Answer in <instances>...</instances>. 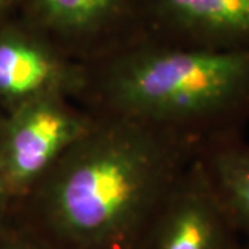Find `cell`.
I'll return each instance as SVG.
<instances>
[{
	"mask_svg": "<svg viewBox=\"0 0 249 249\" xmlns=\"http://www.w3.org/2000/svg\"><path fill=\"white\" fill-rule=\"evenodd\" d=\"M83 65L68 58L16 16L0 25V107L9 111L47 94L78 101Z\"/></svg>",
	"mask_w": 249,
	"mask_h": 249,
	"instance_id": "cell-6",
	"label": "cell"
},
{
	"mask_svg": "<svg viewBox=\"0 0 249 249\" xmlns=\"http://www.w3.org/2000/svg\"><path fill=\"white\" fill-rule=\"evenodd\" d=\"M17 17L82 65L142 39L140 0H21Z\"/></svg>",
	"mask_w": 249,
	"mask_h": 249,
	"instance_id": "cell-4",
	"label": "cell"
},
{
	"mask_svg": "<svg viewBox=\"0 0 249 249\" xmlns=\"http://www.w3.org/2000/svg\"><path fill=\"white\" fill-rule=\"evenodd\" d=\"M241 249H249V244H247V242H244V245L241 247Z\"/></svg>",
	"mask_w": 249,
	"mask_h": 249,
	"instance_id": "cell-12",
	"label": "cell"
},
{
	"mask_svg": "<svg viewBox=\"0 0 249 249\" xmlns=\"http://www.w3.org/2000/svg\"><path fill=\"white\" fill-rule=\"evenodd\" d=\"M21 0H0V25L18 14Z\"/></svg>",
	"mask_w": 249,
	"mask_h": 249,
	"instance_id": "cell-11",
	"label": "cell"
},
{
	"mask_svg": "<svg viewBox=\"0 0 249 249\" xmlns=\"http://www.w3.org/2000/svg\"><path fill=\"white\" fill-rule=\"evenodd\" d=\"M0 249H54L13 216L0 226Z\"/></svg>",
	"mask_w": 249,
	"mask_h": 249,
	"instance_id": "cell-9",
	"label": "cell"
},
{
	"mask_svg": "<svg viewBox=\"0 0 249 249\" xmlns=\"http://www.w3.org/2000/svg\"><path fill=\"white\" fill-rule=\"evenodd\" d=\"M93 115L89 130L18 201L14 216L54 249H140L202 142Z\"/></svg>",
	"mask_w": 249,
	"mask_h": 249,
	"instance_id": "cell-1",
	"label": "cell"
},
{
	"mask_svg": "<svg viewBox=\"0 0 249 249\" xmlns=\"http://www.w3.org/2000/svg\"><path fill=\"white\" fill-rule=\"evenodd\" d=\"M199 158L244 242L249 244V142L244 133L209 139Z\"/></svg>",
	"mask_w": 249,
	"mask_h": 249,
	"instance_id": "cell-8",
	"label": "cell"
},
{
	"mask_svg": "<svg viewBox=\"0 0 249 249\" xmlns=\"http://www.w3.org/2000/svg\"><path fill=\"white\" fill-rule=\"evenodd\" d=\"M140 22L157 43L249 49V0H140Z\"/></svg>",
	"mask_w": 249,
	"mask_h": 249,
	"instance_id": "cell-7",
	"label": "cell"
},
{
	"mask_svg": "<svg viewBox=\"0 0 249 249\" xmlns=\"http://www.w3.org/2000/svg\"><path fill=\"white\" fill-rule=\"evenodd\" d=\"M16 204V196L10 188L3 166L0 163V226L4 224L13 216Z\"/></svg>",
	"mask_w": 249,
	"mask_h": 249,
	"instance_id": "cell-10",
	"label": "cell"
},
{
	"mask_svg": "<svg viewBox=\"0 0 249 249\" xmlns=\"http://www.w3.org/2000/svg\"><path fill=\"white\" fill-rule=\"evenodd\" d=\"M93 121L90 111L61 94L32 98L4 112L0 118V163L17 202Z\"/></svg>",
	"mask_w": 249,
	"mask_h": 249,
	"instance_id": "cell-3",
	"label": "cell"
},
{
	"mask_svg": "<svg viewBox=\"0 0 249 249\" xmlns=\"http://www.w3.org/2000/svg\"><path fill=\"white\" fill-rule=\"evenodd\" d=\"M78 103L199 142L242 133L249 122V49L137 40L83 65Z\"/></svg>",
	"mask_w": 249,
	"mask_h": 249,
	"instance_id": "cell-2",
	"label": "cell"
},
{
	"mask_svg": "<svg viewBox=\"0 0 249 249\" xmlns=\"http://www.w3.org/2000/svg\"><path fill=\"white\" fill-rule=\"evenodd\" d=\"M242 245L198 154L163 199L140 249H241Z\"/></svg>",
	"mask_w": 249,
	"mask_h": 249,
	"instance_id": "cell-5",
	"label": "cell"
}]
</instances>
